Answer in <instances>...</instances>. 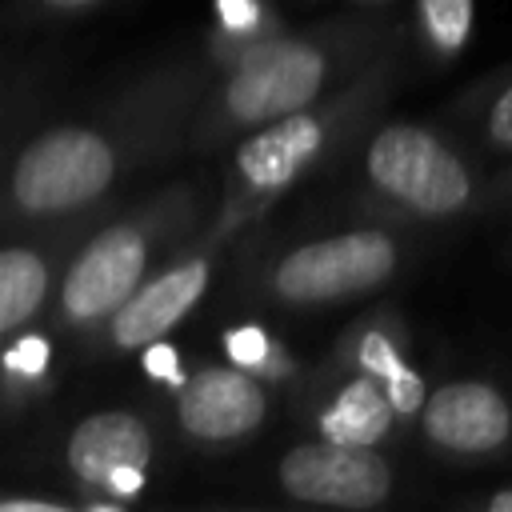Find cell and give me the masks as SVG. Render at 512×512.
Instances as JSON below:
<instances>
[{
	"label": "cell",
	"instance_id": "6da1fadb",
	"mask_svg": "<svg viewBox=\"0 0 512 512\" xmlns=\"http://www.w3.org/2000/svg\"><path fill=\"white\" fill-rule=\"evenodd\" d=\"M396 28L372 16H336L304 32H280L232 60L212 96L216 128H264L328 96L340 76H364L384 60Z\"/></svg>",
	"mask_w": 512,
	"mask_h": 512
},
{
	"label": "cell",
	"instance_id": "7a4b0ae2",
	"mask_svg": "<svg viewBox=\"0 0 512 512\" xmlns=\"http://www.w3.org/2000/svg\"><path fill=\"white\" fill-rule=\"evenodd\" d=\"M120 172L112 132L96 124H60L24 144L12 168V200L32 212H68L92 204Z\"/></svg>",
	"mask_w": 512,
	"mask_h": 512
},
{
	"label": "cell",
	"instance_id": "3957f363",
	"mask_svg": "<svg viewBox=\"0 0 512 512\" xmlns=\"http://www.w3.org/2000/svg\"><path fill=\"white\" fill-rule=\"evenodd\" d=\"M364 168L380 192L424 216H448L472 196V176L464 160L436 132L416 124L380 128L368 144Z\"/></svg>",
	"mask_w": 512,
	"mask_h": 512
},
{
	"label": "cell",
	"instance_id": "277c9868",
	"mask_svg": "<svg viewBox=\"0 0 512 512\" xmlns=\"http://www.w3.org/2000/svg\"><path fill=\"white\" fill-rule=\"evenodd\" d=\"M396 264L384 232H344L288 252L276 268V288L288 300H340L376 288Z\"/></svg>",
	"mask_w": 512,
	"mask_h": 512
},
{
	"label": "cell",
	"instance_id": "5b68a950",
	"mask_svg": "<svg viewBox=\"0 0 512 512\" xmlns=\"http://www.w3.org/2000/svg\"><path fill=\"white\" fill-rule=\"evenodd\" d=\"M280 484L308 504L372 508L388 496L392 472L364 444H300L280 460Z\"/></svg>",
	"mask_w": 512,
	"mask_h": 512
},
{
	"label": "cell",
	"instance_id": "8992f818",
	"mask_svg": "<svg viewBox=\"0 0 512 512\" xmlns=\"http://www.w3.org/2000/svg\"><path fill=\"white\" fill-rule=\"evenodd\" d=\"M352 88L328 104H312L304 112H292V116H280L264 128H252V136L236 148V172H240L244 188L248 192L288 188L332 140L336 112H344V104L352 100Z\"/></svg>",
	"mask_w": 512,
	"mask_h": 512
},
{
	"label": "cell",
	"instance_id": "52a82bcc",
	"mask_svg": "<svg viewBox=\"0 0 512 512\" xmlns=\"http://www.w3.org/2000/svg\"><path fill=\"white\" fill-rule=\"evenodd\" d=\"M144 260H148V248L136 228L120 224V228L100 232L64 280V308L76 320L120 312L144 272Z\"/></svg>",
	"mask_w": 512,
	"mask_h": 512
},
{
	"label": "cell",
	"instance_id": "ba28073f",
	"mask_svg": "<svg viewBox=\"0 0 512 512\" xmlns=\"http://www.w3.org/2000/svg\"><path fill=\"white\" fill-rule=\"evenodd\" d=\"M424 428L440 448L452 452H488L508 440L512 432V412L500 392L476 380L444 384L428 408H424Z\"/></svg>",
	"mask_w": 512,
	"mask_h": 512
},
{
	"label": "cell",
	"instance_id": "9c48e42d",
	"mask_svg": "<svg viewBox=\"0 0 512 512\" xmlns=\"http://www.w3.org/2000/svg\"><path fill=\"white\" fill-rule=\"evenodd\" d=\"M264 416V392L256 380L228 372V368H204L180 388V424L200 440H232L256 428Z\"/></svg>",
	"mask_w": 512,
	"mask_h": 512
},
{
	"label": "cell",
	"instance_id": "30bf717a",
	"mask_svg": "<svg viewBox=\"0 0 512 512\" xmlns=\"http://www.w3.org/2000/svg\"><path fill=\"white\" fill-rule=\"evenodd\" d=\"M204 284H208V264H204V260H192V264H180V268L164 272L160 280H152V284L140 288L136 296H128L124 308H120L116 320H112L116 344L140 348V344L160 340V336L200 300Z\"/></svg>",
	"mask_w": 512,
	"mask_h": 512
},
{
	"label": "cell",
	"instance_id": "8fae6325",
	"mask_svg": "<svg viewBox=\"0 0 512 512\" xmlns=\"http://www.w3.org/2000/svg\"><path fill=\"white\" fill-rule=\"evenodd\" d=\"M148 456V428L128 412H96L68 440V464L88 484H108L120 468H144Z\"/></svg>",
	"mask_w": 512,
	"mask_h": 512
},
{
	"label": "cell",
	"instance_id": "7c38bea8",
	"mask_svg": "<svg viewBox=\"0 0 512 512\" xmlns=\"http://www.w3.org/2000/svg\"><path fill=\"white\" fill-rule=\"evenodd\" d=\"M392 400L372 384V380H352L336 404L320 416V432L324 440H336V444H376L388 424H392Z\"/></svg>",
	"mask_w": 512,
	"mask_h": 512
},
{
	"label": "cell",
	"instance_id": "4fadbf2b",
	"mask_svg": "<svg viewBox=\"0 0 512 512\" xmlns=\"http://www.w3.org/2000/svg\"><path fill=\"white\" fill-rule=\"evenodd\" d=\"M44 288L48 272L40 256L28 248H8L0 256V328H16L20 320H28L44 300Z\"/></svg>",
	"mask_w": 512,
	"mask_h": 512
},
{
	"label": "cell",
	"instance_id": "5bb4252c",
	"mask_svg": "<svg viewBox=\"0 0 512 512\" xmlns=\"http://www.w3.org/2000/svg\"><path fill=\"white\" fill-rule=\"evenodd\" d=\"M476 24V0H416V32L432 56L452 60L464 52Z\"/></svg>",
	"mask_w": 512,
	"mask_h": 512
},
{
	"label": "cell",
	"instance_id": "9a60e30c",
	"mask_svg": "<svg viewBox=\"0 0 512 512\" xmlns=\"http://www.w3.org/2000/svg\"><path fill=\"white\" fill-rule=\"evenodd\" d=\"M284 28L272 20V12L260 0H220V20H216V56L224 60V68L232 60H240L244 52H252L256 44L280 36Z\"/></svg>",
	"mask_w": 512,
	"mask_h": 512
},
{
	"label": "cell",
	"instance_id": "2e32d148",
	"mask_svg": "<svg viewBox=\"0 0 512 512\" xmlns=\"http://www.w3.org/2000/svg\"><path fill=\"white\" fill-rule=\"evenodd\" d=\"M360 360H364V368H372V372L384 376V384H388V400H392L396 412H416V408H420V396H424L420 376L408 372V368L396 360V352H392V344H388L384 336H376V332L364 336V344H360Z\"/></svg>",
	"mask_w": 512,
	"mask_h": 512
},
{
	"label": "cell",
	"instance_id": "e0dca14e",
	"mask_svg": "<svg viewBox=\"0 0 512 512\" xmlns=\"http://www.w3.org/2000/svg\"><path fill=\"white\" fill-rule=\"evenodd\" d=\"M484 132L500 144V148H512V80L492 96L488 112H484Z\"/></svg>",
	"mask_w": 512,
	"mask_h": 512
},
{
	"label": "cell",
	"instance_id": "ac0fdd59",
	"mask_svg": "<svg viewBox=\"0 0 512 512\" xmlns=\"http://www.w3.org/2000/svg\"><path fill=\"white\" fill-rule=\"evenodd\" d=\"M228 352L240 360V364H260L268 356V340L260 328H240L228 336Z\"/></svg>",
	"mask_w": 512,
	"mask_h": 512
},
{
	"label": "cell",
	"instance_id": "d6986e66",
	"mask_svg": "<svg viewBox=\"0 0 512 512\" xmlns=\"http://www.w3.org/2000/svg\"><path fill=\"white\" fill-rule=\"evenodd\" d=\"M44 360H48V344H44L40 336H28V340H20V344L8 352V368H12V372H40Z\"/></svg>",
	"mask_w": 512,
	"mask_h": 512
},
{
	"label": "cell",
	"instance_id": "ffe728a7",
	"mask_svg": "<svg viewBox=\"0 0 512 512\" xmlns=\"http://www.w3.org/2000/svg\"><path fill=\"white\" fill-rule=\"evenodd\" d=\"M36 16H52V20H64V16H80V12H92L96 4L104 0H28Z\"/></svg>",
	"mask_w": 512,
	"mask_h": 512
},
{
	"label": "cell",
	"instance_id": "44dd1931",
	"mask_svg": "<svg viewBox=\"0 0 512 512\" xmlns=\"http://www.w3.org/2000/svg\"><path fill=\"white\" fill-rule=\"evenodd\" d=\"M144 364H148V372H152V376H164V380L180 384V372H176V352H172L168 344H152V348H148V356H144Z\"/></svg>",
	"mask_w": 512,
	"mask_h": 512
},
{
	"label": "cell",
	"instance_id": "7402d4cb",
	"mask_svg": "<svg viewBox=\"0 0 512 512\" xmlns=\"http://www.w3.org/2000/svg\"><path fill=\"white\" fill-rule=\"evenodd\" d=\"M0 512H68V508L44 504V500H8V504H0Z\"/></svg>",
	"mask_w": 512,
	"mask_h": 512
},
{
	"label": "cell",
	"instance_id": "603a6c76",
	"mask_svg": "<svg viewBox=\"0 0 512 512\" xmlns=\"http://www.w3.org/2000/svg\"><path fill=\"white\" fill-rule=\"evenodd\" d=\"M140 472H144V468H120L108 484H112L116 492H136V488H140Z\"/></svg>",
	"mask_w": 512,
	"mask_h": 512
},
{
	"label": "cell",
	"instance_id": "cb8c5ba5",
	"mask_svg": "<svg viewBox=\"0 0 512 512\" xmlns=\"http://www.w3.org/2000/svg\"><path fill=\"white\" fill-rule=\"evenodd\" d=\"M488 512H512V488H508V492H500V496H492Z\"/></svg>",
	"mask_w": 512,
	"mask_h": 512
},
{
	"label": "cell",
	"instance_id": "d4e9b609",
	"mask_svg": "<svg viewBox=\"0 0 512 512\" xmlns=\"http://www.w3.org/2000/svg\"><path fill=\"white\" fill-rule=\"evenodd\" d=\"M352 4H360V8H376V4H384V0H352Z\"/></svg>",
	"mask_w": 512,
	"mask_h": 512
},
{
	"label": "cell",
	"instance_id": "484cf974",
	"mask_svg": "<svg viewBox=\"0 0 512 512\" xmlns=\"http://www.w3.org/2000/svg\"><path fill=\"white\" fill-rule=\"evenodd\" d=\"M96 512H112V508H96Z\"/></svg>",
	"mask_w": 512,
	"mask_h": 512
}]
</instances>
